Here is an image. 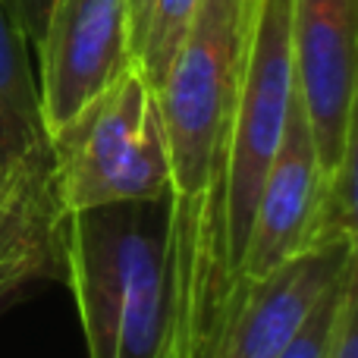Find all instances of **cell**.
<instances>
[{"instance_id":"cell-1","label":"cell","mask_w":358,"mask_h":358,"mask_svg":"<svg viewBox=\"0 0 358 358\" xmlns=\"http://www.w3.org/2000/svg\"><path fill=\"white\" fill-rule=\"evenodd\" d=\"M63 286L88 358H173L170 198L73 210Z\"/></svg>"},{"instance_id":"cell-2","label":"cell","mask_w":358,"mask_h":358,"mask_svg":"<svg viewBox=\"0 0 358 358\" xmlns=\"http://www.w3.org/2000/svg\"><path fill=\"white\" fill-rule=\"evenodd\" d=\"M63 208L88 210L170 192L157 92L132 60L92 104L48 136Z\"/></svg>"},{"instance_id":"cell-3","label":"cell","mask_w":358,"mask_h":358,"mask_svg":"<svg viewBox=\"0 0 358 358\" xmlns=\"http://www.w3.org/2000/svg\"><path fill=\"white\" fill-rule=\"evenodd\" d=\"M292 0H252L245 60L236 88L227 151V229L236 277L252 233L261 185L283 142L296 98L292 69Z\"/></svg>"},{"instance_id":"cell-4","label":"cell","mask_w":358,"mask_h":358,"mask_svg":"<svg viewBox=\"0 0 358 358\" xmlns=\"http://www.w3.org/2000/svg\"><path fill=\"white\" fill-rule=\"evenodd\" d=\"M44 129L57 132L92 104L136 57L126 0H50L38 41Z\"/></svg>"},{"instance_id":"cell-5","label":"cell","mask_w":358,"mask_h":358,"mask_svg":"<svg viewBox=\"0 0 358 358\" xmlns=\"http://www.w3.org/2000/svg\"><path fill=\"white\" fill-rule=\"evenodd\" d=\"M292 69L321 176L355 142V0H292Z\"/></svg>"},{"instance_id":"cell-6","label":"cell","mask_w":358,"mask_h":358,"mask_svg":"<svg viewBox=\"0 0 358 358\" xmlns=\"http://www.w3.org/2000/svg\"><path fill=\"white\" fill-rule=\"evenodd\" d=\"M66 220L50 145L0 173V315L44 283H66Z\"/></svg>"},{"instance_id":"cell-7","label":"cell","mask_w":358,"mask_h":358,"mask_svg":"<svg viewBox=\"0 0 358 358\" xmlns=\"http://www.w3.org/2000/svg\"><path fill=\"white\" fill-rule=\"evenodd\" d=\"M321 185V164H317V151L311 142L308 117H305V107L296 92L283 142L267 170L258 208H255L252 233H248V245L242 255L239 296L248 283L280 271L286 261L317 245Z\"/></svg>"},{"instance_id":"cell-8","label":"cell","mask_w":358,"mask_h":358,"mask_svg":"<svg viewBox=\"0 0 358 358\" xmlns=\"http://www.w3.org/2000/svg\"><path fill=\"white\" fill-rule=\"evenodd\" d=\"M358 261V242L315 245L242 289L217 358H280L317 299Z\"/></svg>"},{"instance_id":"cell-9","label":"cell","mask_w":358,"mask_h":358,"mask_svg":"<svg viewBox=\"0 0 358 358\" xmlns=\"http://www.w3.org/2000/svg\"><path fill=\"white\" fill-rule=\"evenodd\" d=\"M29 44L16 3L0 0V173L31 151L48 148Z\"/></svg>"},{"instance_id":"cell-10","label":"cell","mask_w":358,"mask_h":358,"mask_svg":"<svg viewBox=\"0 0 358 358\" xmlns=\"http://www.w3.org/2000/svg\"><path fill=\"white\" fill-rule=\"evenodd\" d=\"M198 3L201 0H155V6H151L148 29H145V38L136 50V63L155 88L167 69L170 57L176 54Z\"/></svg>"},{"instance_id":"cell-11","label":"cell","mask_w":358,"mask_h":358,"mask_svg":"<svg viewBox=\"0 0 358 358\" xmlns=\"http://www.w3.org/2000/svg\"><path fill=\"white\" fill-rule=\"evenodd\" d=\"M355 277H358V261L317 299V305L302 321V327L296 330V336L286 343L280 358H327V346H330V336H334V327H336L343 292H346V286L352 283Z\"/></svg>"},{"instance_id":"cell-12","label":"cell","mask_w":358,"mask_h":358,"mask_svg":"<svg viewBox=\"0 0 358 358\" xmlns=\"http://www.w3.org/2000/svg\"><path fill=\"white\" fill-rule=\"evenodd\" d=\"M327 358H358V277L343 292L336 327L327 346Z\"/></svg>"},{"instance_id":"cell-13","label":"cell","mask_w":358,"mask_h":358,"mask_svg":"<svg viewBox=\"0 0 358 358\" xmlns=\"http://www.w3.org/2000/svg\"><path fill=\"white\" fill-rule=\"evenodd\" d=\"M16 3V13L22 19V29L29 35V41L35 44L38 35L44 29V19H48V10H50V0H13Z\"/></svg>"},{"instance_id":"cell-14","label":"cell","mask_w":358,"mask_h":358,"mask_svg":"<svg viewBox=\"0 0 358 358\" xmlns=\"http://www.w3.org/2000/svg\"><path fill=\"white\" fill-rule=\"evenodd\" d=\"M129 3V41H132V57H136L138 44L145 38V29H148V16L155 0H126Z\"/></svg>"}]
</instances>
